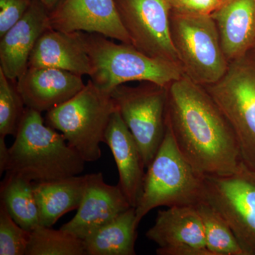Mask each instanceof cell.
<instances>
[{
	"mask_svg": "<svg viewBox=\"0 0 255 255\" xmlns=\"http://www.w3.org/2000/svg\"><path fill=\"white\" fill-rule=\"evenodd\" d=\"M31 231L13 219L4 203H0V255H24Z\"/></svg>",
	"mask_w": 255,
	"mask_h": 255,
	"instance_id": "d4e9b609",
	"label": "cell"
},
{
	"mask_svg": "<svg viewBox=\"0 0 255 255\" xmlns=\"http://www.w3.org/2000/svg\"><path fill=\"white\" fill-rule=\"evenodd\" d=\"M84 242L61 228L39 226L31 231L25 255H85Z\"/></svg>",
	"mask_w": 255,
	"mask_h": 255,
	"instance_id": "603a6c76",
	"label": "cell"
},
{
	"mask_svg": "<svg viewBox=\"0 0 255 255\" xmlns=\"http://www.w3.org/2000/svg\"><path fill=\"white\" fill-rule=\"evenodd\" d=\"M50 10L33 0L26 14L0 38V70L17 81L28 68L30 55L38 38L50 28Z\"/></svg>",
	"mask_w": 255,
	"mask_h": 255,
	"instance_id": "4fadbf2b",
	"label": "cell"
},
{
	"mask_svg": "<svg viewBox=\"0 0 255 255\" xmlns=\"http://www.w3.org/2000/svg\"><path fill=\"white\" fill-rule=\"evenodd\" d=\"M223 0H167L171 11L190 14H212Z\"/></svg>",
	"mask_w": 255,
	"mask_h": 255,
	"instance_id": "4316f807",
	"label": "cell"
},
{
	"mask_svg": "<svg viewBox=\"0 0 255 255\" xmlns=\"http://www.w3.org/2000/svg\"><path fill=\"white\" fill-rule=\"evenodd\" d=\"M28 68H57L81 76H90L91 61L85 48L82 31L48 28L32 50Z\"/></svg>",
	"mask_w": 255,
	"mask_h": 255,
	"instance_id": "9a60e30c",
	"label": "cell"
},
{
	"mask_svg": "<svg viewBox=\"0 0 255 255\" xmlns=\"http://www.w3.org/2000/svg\"><path fill=\"white\" fill-rule=\"evenodd\" d=\"M167 121L181 153L201 176H223L243 162L232 127L204 87L183 75L168 87Z\"/></svg>",
	"mask_w": 255,
	"mask_h": 255,
	"instance_id": "6da1fadb",
	"label": "cell"
},
{
	"mask_svg": "<svg viewBox=\"0 0 255 255\" xmlns=\"http://www.w3.org/2000/svg\"><path fill=\"white\" fill-rule=\"evenodd\" d=\"M88 174L47 182H33L41 226L52 227L81 203Z\"/></svg>",
	"mask_w": 255,
	"mask_h": 255,
	"instance_id": "d6986e66",
	"label": "cell"
},
{
	"mask_svg": "<svg viewBox=\"0 0 255 255\" xmlns=\"http://www.w3.org/2000/svg\"><path fill=\"white\" fill-rule=\"evenodd\" d=\"M147 169L135 207L137 226L155 208L195 206L204 200L202 176L181 153L167 121L163 141Z\"/></svg>",
	"mask_w": 255,
	"mask_h": 255,
	"instance_id": "277c9868",
	"label": "cell"
},
{
	"mask_svg": "<svg viewBox=\"0 0 255 255\" xmlns=\"http://www.w3.org/2000/svg\"><path fill=\"white\" fill-rule=\"evenodd\" d=\"M26 109L16 81L0 70V136H16Z\"/></svg>",
	"mask_w": 255,
	"mask_h": 255,
	"instance_id": "cb8c5ba5",
	"label": "cell"
},
{
	"mask_svg": "<svg viewBox=\"0 0 255 255\" xmlns=\"http://www.w3.org/2000/svg\"><path fill=\"white\" fill-rule=\"evenodd\" d=\"M131 207L119 184H107L102 172L88 174L78 212L60 228L84 241Z\"/></svg>",
	"mask_w": 255,
	"mask_h": 255,
	"instance_id": "7c38bea8",
	"label": "cell"
},
{
	"mask_svg": "<svg viewBox=\"0 0 255 255\" xmlns=\"http://www.w3.org/2000/svg\"><path fill=\"white\" fill-rule=\"evenodd\" d=\"M33 0H0V38L18 22Z\"/></svg>",
	"mask_w": 255,
	"mask_h": 255,
	"instance_id": "484cf974",
	"label": "cell"
},
{
	"mask_svg": "<svg viewBox=\"0 0 255 255\" xmlns=\"http://www.w3.org/2000/svg\"><path fill=\"white\" fill-rule=\"evenodd\" d=\"M117 164L119 184L132 207L135 208L141 194L145 162L138 145L119 111L113 114L105 135Z\"/></svg>",
	"mask_w": 255,
	"mask_h": 255,
	"instance_id": "2e32d148",
	"label": "cell"
},
{
	"mask_svg": "<svg viewBox=\"0 0 255 255\" xmlns=\"http://www.w3.org/2000/svg\"><path fill=\"white\" fill-rule=\"evenodd\" d=\"M39 1H41L50 11L51 10L54 9L55 6L59 4L62 0H39Z\"/></svg>",
	"mask_w": 255,
	"mask_h": 255,
	"instance_id": "f546056e",
	"label": "cell"
},
{
	"mask_svg": "<svg viewBox=\"0 0 255 255\" xmlns=\"http://www.w3.org/2000/svg\"><path fill=\"white\" fill-rule=\"evenodd\" d=\"M146 237L157 244L159 249L184 246L207 248L202 221L196 205L159 210Z\"/></svg>",
	"mask_w": 255,
	"mask_h": 255,
	"instance_id": "e0dca14e",
	"label": "cell"
},
{
	"mask_svg": "<svg viewBox=\"0 0 255 255\" xmlns=\"http://www.w3.org/2000/svg\"><path fill=\"white\" fill-rule=\"evenodd\" d=\"M156 253L159 255H214L207 248H196L190 246L177 247V248L159 249Z\"/></svg>",
	"mask_w": 255,
	"mask_h": 255,
	"instance_id": "83f0119b",
	"label": "cell"
},
{
	"mask_svg": "<svg viewBox=\"0 0 255 255\" xmlns=\"http://www.w3.org/2000/svg\"><path fill=\"white\" fill-rule=\"evenodd\" d=\"M204 88L232 127L242 160L255 170V43L229 62L219 81Z\"/></svg>",
	"mask_w": 255,
	"mask_h": 255,
	"instance_id": "8992f818",
	"label": "cell"
},
{
	"mask_svg": "<svg viewBox=\"0 0 255 255\" xmlns=\"http://www.w3.org/2000/svg\"><path fill=\"white\" fill-rule=\"evenodd\" d=\"M230 62L255 43V0H223L211 14Z\"/></svg>",
	"mask_w": 255,
	"mask_h": 255,
	"instance_id": "ac0fdd59",
	"label": "cell"
},
{
	"mask_svg": "<svg viewBox=\"0 0 255 255\" xmlns=\"http://www.w3.org/2000/svg\"><path fill=\"white\" fill-rule=\"evenodd\" d=\"M9 159V147L5 142V137L0 136V174L6 172Z\"/></svg>",
	"mask_w": 255,
	"mask_h": 255,
	"instance_id": "f1b7e54d",
	"label": "cell"
},
{
	"mask_svg": "<svg viewBox=\"0 0 255 255\" xmlns=\"http://www.w3.org/2000/svg\"><path fill=\"white\" fill-rule=\"evenodd\" d=\"M49 25L58 31L98 33L131 44L114 0H62L50 11Z\"/></svg>",
	"mask_w": 255,
	"mask_h": 255,
	"instance_id": "8fae6325",
	"label": "cell"
},
{
	"mask_svg": "<svg viewBox=\"0 0 255 255\" xmlns=\"http://www.w3.org/2000/svg\"><path fill=\"white\" fill-rule=\"evenodd\" d=\"M14 137L6 174L41 182L78 176L85 169V161L60 132L45 124L41 112L26 109Z\"/></svg>",
	"mask_w": 255,
	"mask_h": 255,
	"instance_id": "7a4b0ae2",
	"label": "cell"
},
{
	"mask_svg": "<svg viewBox=\"0 0 255 255\" xmlns=\"http://www.w3.org/2000/svg\"><path fill=\"white\" fill-rule=\"evenodd\" d=\"M135 208L131 207L99 228L83 241L86 255H135Z\"/></svg>",
	"mask_w": 255,
	"mask_h": 255,
	"instance_id": "ffe728a7",
	"label": "cell"
},
{
	"mask_svg": "<svg viewBox=\"0 0 255 255\" xmlns=\"http://www.w3.org/2000/svg\"><path fill=\"white\" fill-rule=\"evenodd\" d=\"M117 110L111 94L89 80L85 87L61 105L46 112V124L59 131L85 162L102 156L100 144L112 114Z\"/></svg>",
	"mask_w": 255,
	"mask_h": 255,
	"instance_id": "5b68a950",
	"label": "cell"
},
{
	"mask_svg": "<svg viewBox=\"0 0 255 255\" xmlns=\"http://www.w3.org/2000/svg\"><path fill=\"white\" fill-rule=\"evenodd\" d=\"M204 200L229 225L246 255H255V170L242 162L228 175L202 176Z\"/></svg>",
	"mask_w": 255,
	"mask_h": 255,
	"instance_id": "9c48e42d",
	"label": "cell"
},
{
	"mask_svg": "<svg viewBox=\"0 0 255 255\" xmlns=\"http://www.w3.org/2000/svg\"><path fill=\"white\" fill-rule=\"evenodd\" d=\"M114 1L132 46L152 58L180 65L171 38V9L167 0Z\"/></svg>",
	"mask_w": 255,
	"mask_h": 255,
	"instance_id": "30bf717a",
	"label": "cell"
},
{
	"mask_svg": "<svg viewBox=\"0 0 255 255\" xmlns=\"http://www.w3.org/2000/svg\"><path fill=\"white\" fill-rule=\"evenodd\" d=\"M82 36L91 61L90 80L107 93L134 81L150 82L168 88L184 75L179 64L152 58L131 44L116 43L98 33L82 32Z\"/></svg>",
	"mask_w": 255,
	"mask_h": 255,
	"instance_id": "3957f363",
	"label": "cell"
},
{
	"mask_svg": "<svg viewBox=\"0 0 255 255\" xmlns=\"http://www.w3.org/2000/svg\"><path fill=\"white\" fill-rule=\"evenodd\" d=\"M204 227L206 246L214 255H246L222 216L202 201L196 205Z\"/></svg>",
	"mask_w": 255,
	"mask_h": 255,
	"instance_id": "7402d4cb",
	"label": "cell"
},
{
	"mask_svg": "<svg viewBox=\"0 0 255 255\" xmlns=\"http://www.w3.org/2000/svg\"><path fill=\"white\" fill-rule=\"evenodd\" d=\"M16 84L26 107L41 113L65 103L85 86L81 75L52 68H28Z\"/></svg>",
	"mask_w": 255,
	"mask_h": 255,
	"instance_id": "5bb4252c",
	"label": "cell"
},
{
	"mask_svg": "<svg viewBox=\"0 0 255 255\" xmlns=\"http://www.w3.org/2000/svg\"><path fill=\"white\" fill-rule=\"evenodd\" d=\"M170 33L179 63L188 78L203 87L222 78L229 62L211 14L171 11Z\"/></svg>",
	"mask_w": 255,
	"mask_h": 255,
	"instance_id": "52a82bcc",
	"label": "cell"
},
{
	"mask_svg": "<svg viewBox=\"0 0 255 255\" xmlns=\"http://www.w3.org/2000/svg\"><path fill=\"white\" fill-rule=\"evenodd\" d=\"M111 96L136 141L147 168L165 135L168 88L150 82L135 87L122 85L116 87Z\"/></svg>",
	"mask_w": 255,
	"mask_h": 255,
	"instance_id": "ba28073f",
	"label": "cell"
},
{
	"mask_svg": "<svg viewBox=\"0 0 255 255\" xmlns=\"http://www.w3.org/2000/svg\"><path fill=\"white\" fill-rule=\"evenodd\" d=\"M33 182L16 174H6L1 183V201L13 219L28 231L41 226Z\"/></svg>",
	"mask_w": 255,
	"mask_h": 255,
	"instance_id": "44dd1931",
	"label": "cell"
}]
</instances>
